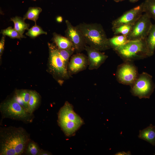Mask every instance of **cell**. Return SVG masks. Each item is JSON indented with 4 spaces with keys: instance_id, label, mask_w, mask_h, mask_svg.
Listing matches in <instances>:
<instances>
[{
    "instance_id": "cell-19",
    "label": "cell",
    "mask_w": 155,
    "mask_h": 155,
    "mask_svg": "<svg viewBox=\"0 0 155 155\" xmlns=\"http://www.w3.org/2000/svg\"><path fill=\"white\" fill-rule=\"evenodd\" d=\"M23 18L18 16L11 18L10 20L14 23V28L21 34H23L26 30H28L30 25L25 22Z\"/></svg>"
},
{
    "instance_id": "cell-18",
    "label": "cell",
    "mask_w": 155,
    "mask_h": 155,
    "mask_svg": "<svg viewBox=\"0 0 155 155\" xmlns=\"http://www.w3.org/2000/svg\"><path fill=\"white\" fill-rule=\"evenodd\" d=\"M108 42L111 48L114 50L128 42L130 40L128 39L126 36L121 35L115 36L108 38Z\"/></svg>"
},
{
    "instance_id": "cell-12",
    "label": "cell",
    "mask_w": 155,
    "mask_h": 155,
    "mask_svg": "<svg viewBox=\"0 0 155 155\" xmlns=\"http://www.w3.org/2000/svg\"><path fill=\"white\" fill-rule=\"evenodd\" d=\"M85 50L87 54L88 69L90 70L98 69L108 57V56L98 50L86 45Z\"/></svg>"
},
{
    "instance_id": "cell-24",
    "label": "cell",
    "mask_w": 155,
    "mask_h": 155,
    "mask_svg": "<svg viewBox=\"0 0 155 155\" xmlns=\"http://www.w3.org/2000/svg\"><path fill=\"white\" fill-rule=\"evenodd\" d=\"M47 34L46 32L44 31L40 27L37 25L36 24L29 29L26 33L27 36L32 38H35L41 34Z\"/></svg>"
},
{
    "instance_id": "cell-16",
    "label": "cell",
    "mask_w": 155,
    "mask_h": 155,
    "mask_svg": "<svg viewBox=\"0 0 155 155\" xmlns=\"http://www.w3.org/2000/svg\"><path fill=\"white\" fill-rule=\"evenodd\" d=\"M138 137L139 138L155 146V126H153L151 124L146 128L140 130Z\"/></svg>"
},
{
    "instance_id": "cell-14",
    "label": "cell",
    "mask_w": 155,
    "mask_h": 155,
    "mask_svg": "<svg viewBox=\"0 0 155 155\" xmlns=\"http://www.w3.org/2000/svg\"><path fill=\"white\" fill-rule=\"evenodd\" d=\"M52 40L53 43L59 49L75 50L73 44L71 41L66 36H63L54 32L53 34Z\"/></svg>"
},
{
    "instance_id": "cell-3",
    "label": "cell",
    "mask_w": 155,
    "mask_h": 155,
    "mask_svg": "<svg viewBox=\"0 0 155 155\" xmlns=\"http://www.w3.org/2000/svg\"><path fill=\"white\" fill-rule=\"evenodd\" d=\"M77 26L83 34L87 45L101 51L111 49L108 38L100 24L84 22Z\"/></svg>"
},
{
    "instance_id": "cell-15",
    "label": "cell",
    "mask_w": 155,
    "mask_h": 155,
    "mask_svg": "<svg viewBox=\"0 0 155 155\" xmlns=\"http://www.w3.org/2000/svg\"><path fill=\"white\" fill-rule=\"evenodd\" d=\"M30 95V90H17L15 92L13 98L29 113L28 103Z\"/></svg>"
},
{
    "instance_id": "cell-22",
    "label": "cell",
    "mask_w": 155,
    "mask_h": 155,
    "mask_svg": "<svg viewBox=\"0 0 155 155\" xmlns=\"http://www.w3.org/2000/svg\"><path fill=\"white\" fill-rule=\"evenodd\" d=\"M42 11V9L39 7H29L23 17L25 20L26 19L34 21L35 24L39 16Z\"/></svg>"
},
{
    "instance_id": "cell-28",
    "label": "cell",
    "mask_w": 155,
    "mask_h": 155,
    "mask_svg": "<svg viewBox=\"0 0 155 155\" xmlns=\"http://www.w3.org/2000/svg\"><path fill=\"white\" fill-rule=\"evenodd\" d=\"M51 154L49 152L42 149L40 150L39 155H49Z\"/></svg>"
},
{
    "instance_id": "cell-29",
    "label": "cell",
    "mask_w": 155,
    "mask_h": 155,
    "mask_svg": "<svg viewBox=\"0 0 155 155\" xmlns=\"http://www.w3.org/2000/svg\"><path fill=\"white\" fill-rule=\"evenodd\" d=\"M116 155H130L131 152L130 151H127L126 152H118L115 154Z\"/></svg>"
},
{
    "instance_id": "cell-27",
    "label": "cell",
    "mask_w": 155,
    "mask_h": 155,
    "mask_svg": "<svg viewBox=\"0 0 155 155\" xmlns=\"http://www.w3.org/2000/svg\"><path fill=\"white\" fill-rule=\"evenodd\" d=\"M5 36L3 35L0 41V56H1L4 51Z\"/></svg>"
},
{
    "instance_id": "cell-25",
    "label": "cell",
    "mask_w": 155,
    "mask_h": 155,
    "mask_svg": "<svg viewBox=\"0 0 155 155\" xmlns=\"http://www.w3.org/2000/svg\"><path fill=\"white\" fill-rule=\"evenodd\" d=\"M133 25L124 24L117 27L112 28L115 35L121 34L127 36L130 32Z\"/></svg>"
},
{
    "instance_id": "cell-32",
    "label": "cell",
    "mask_w": 155,
    "mask_h": 155,
    "mask_svg": "<svg viewBox=\"0 0 155 155\" xmlns=\"http://www.w3.org/2000/svg\"><path fill=\"white\" fill-rule=\"evenodd\" d=\"M113 0L115 1L116 2H120V1H122L125 0Z\"/></svg>"
},
{
    "instance_id": "cell-20",
    "label": "cell",
    "mask_w": 155,
    "mask_h": 155,
    "mask_svg": "<svg viewBox=\"0 0 155 155\" xmlns=\"http://www.w3.org/2000/svg\"><path fill=\"white\" fill-rule=\"evenodd\" d=\"M40 97L36 91L30 90V95L28 103L29 113L33 114L37 108L40 102Z\"/></svg>"
},
{
    "instance_id": "cell-30",
    "label": "cell",
    "mask_w": 155,
    "mask_h": 155,
    "mask_svg": "<svg viewBox=\"0 0 155 155\" xmlns=\"http://www.w3.org/2000/svg\"><path fill=\"white\" fill-rule=\"evenodd\" d=\"M63 19L61 16H58L56 18L57 22L59 23H61L62 22Z\"/></svg>"
},
{
    "instance_id": "cell-13",
    "label": "cell",
    "mask_w": 155,
    "mask_h": 155,
    "mask_svg": "<svg viewBox=\"0 0 155 155\" xmlns=\"http://www.w3.org/2000/svg\"><path fill=\"white\" fill-rule=\"evenodd\" d=\"M88 67L87 56L81 53H76L71 56L68 69L69 74L71 76L86 70Z\"/></svg>"
},
{
    "instance_id": "cell-31",
    "label": "cell",
    "mask_w": 155,
    "mask_h": 155,
    "mask_svg": "<svg viewBox=\"0 0 155 155\" xmlns=\"http://www.w3.org/2000/svg\"><path fill=\"white\" fill-rule=\"evenodd\" d=\"M129 1L132 3H135L137 2L139 0H129Z\"/></svg>"
},
{
    "instance_id": "cell-4",
    "label": "cell",
    "mask_w": 155,
    "mask_h": 155,
    "mask_svg": "<svg viewBox=\"0 0 155 155\" xmlns=\"http://www.w3.org/2000/svg\"><path fill=\"white\" fill-rule=\"evenodd\" d=\"M125 61L150 57L145 39L130 40L114 50Z\"/></svg>"
},
{
    "instance_id": "cell-10",
    "label": "cell",
    "mask_w": 155,
    "mask_h": 155,
    "mask_svg": "<svg viewBox=\"0 0 155 155\" xmlns=\"http://www.w3.org/2000/svg\"><path fill=\"white\" fill-rule=\"evenodd\" d=\"M67 29L65 31V36L68 38L73 44L75 52L81 53L85 50L87 45L83 34L77 26H73L68 20H65Z\"/></svg>"
},
{
    "instance_id": "cell-11",
    "label": "cell",
    "mask_w": 155,
    "mask_h": 155,
    "mask_svg": "<svg viewBox=\"0 0 155 155\" xmlns=\"http://www.w3.org/2000/svg\"><path fill=\"white\" fill-rule=\"evenodd\" d=\"M143 3L125 12L112 22V28L124 24L133 25L142 15Z\"/></svg>"
},
{
    "instance_id": "cell-33",
    "label": "cell",
    "mask_w": 155,
    "mask_h": 155,
    "mask_svg": "<svg viewBox=\"0 0 155 155\" xmlns=\"http://www.w3.org/2000/svg\"><path fill=\"white\" fill-rule=\"evenodd\" d=\"M34 0V1H36V0Z\"/></svg>"
},
{
    "instance_id": "cell-5",
    "label": "cell",
    "mask_w": 155,
    "mask_h": 155,
    "mask_svg": "<svg viewBox=\"0 0 155 155\" xmlns=\"http://www.w3.org/2000/svg\"><path fill=\"white\" fill-rule=\"evenodd\" d=\"M58 122L61 129L67 135L73 133L83 123L81 118L73 111L72 105L67 101L59 111Z\"/></svg>"
},
{
    "instance_id": "cell-9",
    "label": "cell",
    "mask_w": 155,
    "mask_h": 155,
    "mask_svg": "<svg viewBox=\"0 0 155 155\" xmlns=\"http://www.w3.org/2000/svg\"><path fill=\"white\" fill-rule=\"evenodd\" d=\"M116 76L119 82L131 85L137 78L138 75L136 67L130 61H125L118 67Z\"/></svg>"
},
{
    "instance_id": "cell-8",
    "label": "cell",
    "mask_w": 155,
    "mask_h": 155,
    "mask_svg": "<svg viewBox=\"0 0 155 155\" xmlns=\"http://www.w3.org/2000/svg\"><path fill=\"white\" fill-rule=\"evenodd\" d=\"M152 24L151 18L145 13L142 14L132 25L127 38L129 40L145 39Z\"/></svg>"
},
{
    "instance_id": "cell-17",
    "label": "cell",
    "mask_w": 155,
    "mask_h": 155,
    "mask_svg": "<svg viewBox=\"0 0 155 155\" xmlns=\"http://www.w3.org/2000/svg\"><path fill=\"white\" fill-rule=\"evenodd\" d=\"M145 40L150 56H152L155 50V24H152Z\"/></svg>"
},
{
    "instance_id": "cell-26",
    "label": "cell",
    "mask_w": 155,
    "mask_h": 155,
    "mask_svg": "<svg viewBox=\"0 0 155 155\" xmlns=\"http://www.w3.org/2000/svg\"><path fill=\"white\" fill-rule=\"evenodd\" d=\"M40 150L35 142L30 140L27 146L26 154L30 155H39Z\"/></svg>"
},
{
    "instance_id": "cell-2",
    "label": "cell",
    "mask_w": 155,
    "mask_h": 155,
    "mask_svg": "<svg viewBox=\"0 0 155 155\" xmlns=\"http://www.w3.org/2000/svg\"><path fill=\"white\" fill-rule=\"evenodd\" d=\"M49 49V69L50 73L62 83L71 77L68 69L71 56L74 50H61L53 43H48Z\"/></svg>"
},
{
    "instance_id": "cell-7",
    "label": "cell",
    "mask_w": 155,
    "mask_h": 155,
    "mask_svg": "<svg viewBox=\"0 0 155 155\" xmlns=\"http://www.w3.org/2000/svg\"><path fill=\"white\" fill-rule=\"evenodd\" d=\"M131 86V92L132 94L140 99L149 98L154 88L152 76L145 72L138 75Z\"/></svg>"
},
{
    "instance_id": "cell-21",
    "label": "cell",
    "mask_w": 155,
    "mask_h": 155,
    "mask_svg": "<svg viewBox=\"0 0 155 155\" xmlns=\"http://www.w3.org/2000/svg\"><path fill=\"white\" fill-rule=\"evenodd\" d=\"M143 12L155 21V0H145L143 3Z\"/></svg>"
},
{
    "instance_id": "cell-23",
    "label": "cell",
    "mask_w": 155,
    "mask_h": 155,
    "mask_svg": "<svg viewBox=\"0 0 155 155\" xmlns=\"http://www.w3.org/2000/svg\"><path fill=\"white\" fill-rule=\"evenodd\" d=\"M1 33L13 39L17 38L21 39L22 38H26L24 35L21 34L14 28H12L11 26L1 30Z\"/></svg>"
},
{
    "instance_id": "cell-6",
    "label": "cell",
    "mask_w": 155,
    "mask_h": 155,
    "mask_svg": "<svg viewBox=\"0 0 155 155\" xmlns=\"http://www.w3.org/2000/svg\"><path fill=\"white\" fill-rule=\"evenodd\" d=\"M0 111L3 118H8L30 123L33 119V115L27 112L13 98L1 103Z\"/></svg>"
},
{
    "instance_id": "cell-1",
    "label": "cell",
    "mask_w": 155,
    "mask_h": 155,
    "mask_svg": "<svg viewBox=\"0 0 155 155\" xmlns=\"http://www.w3.org/2000/svg\"><path fill=\"white\" fill-rule=\"evenodd\" d=\"M30 141L29 134L22 127L1 128L0 155H21Z\"/></svg>"
}]
</instances>
